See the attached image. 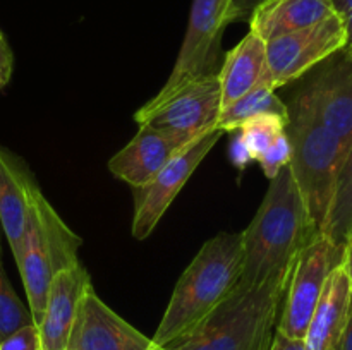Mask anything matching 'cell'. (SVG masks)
<instances>
[{
	"label": "cell",
	"mask_w": 352,
	"mask_h": 350,
	"mask_svg": "<svg viewBox=\"0 0 352 350\" xmlns=\"http://www.w3.org/2000/svg\"><path fill=\"white\" fill-rule=\"evenodd\" d=\"M243 233L244 287H260L294 266L299 253L320 235L289 165L274 178Z\"/></svg>",
	"instance_id": "obj_1"
},
{
	"label": "cell",
	"mask_w": 352,
	"mask_h": 350,
	"mask_svg": "<svg viewBox=\"0 0 352 350\" xmlns=\"http://www.w3.org/2000/svg\"><path fill=\"white\" fill-rule=\"evenodd\" d=\"M243 277V233L220 232L203 244L175 283L155 331V347L167 349L230 297Z\"/></svg>",
	"instance_id": "obj_2"
},
{
	"label": "cell",
	"mask_w": 352,
	"mask_h": 350,
	"mask_svg": "<svg viewBox=\"0 0 352 350\" xmlns=\"http://www.w3.org/2000/svg\"><path fill=\"white\" fill-rule=\"evenodd\" d=\"M292 268L260 287L237 285L192 331L162 350H270Z\"/></svg>",
	"instance_id": "obj_3"
},
{
	"label": "cell",
	"mask_w": 352,
	"mask_h": 350,
	"mask_svg": "<svg viewBox=\"0 0 352 350\" xmlns=\"http://www.w3.org/2000/svg\"><path fill=\"white\" fill-rule=\"evenodd\" d=\"M287 112L285 132L292 148L289 167L309 216L322 233L347 148L301 103L291 100Z\"/></svg>",
	"instance_id": "obj_4"
},
{
	"label": "cell",
	"mask_w": 352,
	"mask_h": 350,
	"mask_svg": "<svg viewBox=\"0 0 352 350\" xmlns=\"http://www.w3.org/2000/svg\"><path fill=\"white\" fill-rule=\"evenodd\" d=\"M79 247L81 239L62 222L43 192H38L23 249L16 257L34 325L41 321L55 273L81 263Z\"/></svg>",
	"instance_id": "obj_5"
},
{
	"label": "cell",
	"mask_w": 352,
	"mask_h": 350,
	"mask_svg": "<svg viewBox=\"0 0 352 350\" xmlns=\"http://www.w3.org/2000/svg\"><path fill=\"white\" fill-rule=\"evenodd\" d=\"M239 16L234 0H192L188 27L167 82L150 102H160L196 79L215 75L222 60V38Z\"/></svg>",
	"instance_id": "obj_6"
},
{
	"label": "cell",
	"mask_w": 352,
	"mask_h": 350,
	"mask_svg": "<svg viewBox=\"0 0 352 350\" xmlns=\"http://www.w3.org/2000/svg\"><path fill=\"white\" fill-rule=\"evenodd\" d=\"M222 112V89L219 74L196 79L160 102H146L134 120L150 126L181 144L217 127Z\"/></svg>",
	"instance_id": "obj_7"
},
{
	"label": "cell",
	"mask_w": 352,
	"mask_h": 350,
	"mask_svg": "<svg viewBox=\"0 0 352 350\" xmlns=\"http://www.w3.org/2000/svg\"><path fill=\"white\" fill-rule=\"evenodd\" d=\"M342 261L344 249L330 242L323 233L315 237L299 253L289 278L277 326L278 333L292 340H305L327 280L333 268Z\"/></svg>",
	"instance_id": "obj_8"
},
{
	"label": "cell",
	"mask_w": 352,
	"mask_h": 350,
	"mask_svg": "<svg viewBox=\"0 0 352 350\" xmlns=\"http://www.w3.org/2000/svg\"><path fill=\"white\" fill-rule=\"evenodd\" d=\"M223 134L219 127L199 134L184 144L144 187L134 189L136 209L131 225L134 239L143 240L153 233L168 206Z\"/></svg>",
	"instance_id": "obj_9"
},
{
	"label": "cell",
	"mask_w": 352,
	"mask_h": 350,
	"mask_svg": "<svg viewBox=\"0 0 352 350\" xmlns=\"http://www.w3.org/2000/svg\"><path fill=\"white\" fill-rule=\"evenodd\" d=\"M302 78L292 102L311 110L313 115L349 150L352 143V57L340 48Z\"/></svg>",
	"instance_id": "obj_10"
},
{
	"label": "cell",
	"mask_w": 352,
	"mask_h": 350,
	"mask_svg": "<svg viewBox=\"0 0 352 350\" xmlns=\"http://www.w3.org/2000/svg\"><path fill=\"white\" fill-rule=\"evenodd\" d=\"M346 45V30L337 14L267 41V71L275 89L302 79L311 69Z\"/></svg>",
	"instance_id": "obj_11"
},
{
	"label": "cell",
	"mask_w": 352,
	"mask_h": 350,
	"mask_svg": "<svg viewBox=\"0 0 352 350\" xmlns=\"http://www.w3.org/2000/svg\"><path fill=\"white\" fill-rule=\"evenodd\" d=\"M153 340L113 312L93 285L86 288L65 350H157Z\"/></svg>",
	"instance_id": "obj_12"
},
{
	"label": "cell",
	"mask_w": 352,
	"mask_h": 350,
	"mask_svg": "<svg viewBox=\"0 0 352 350\" xmlns=\"http://www.w3.org/2000/svg\"><path fill=\"white\" fill-rule=\"evenodd\" d=\"M40 191L26 161L0 144V223L14 259L23 249L34 196Z\"/></svg>",
	"instance_id": "obj_13"
},
{
	"label": "cell",
	"mask_w": 352,
	"mask_h": 350,
	"mask_svg": "<svg viewBox=\"0 0 352 350\" xmlns=\"http://www.w3.org/2000/svg\"><path fill=\"white\" fill-rule=\"evenodd\" d=\"M91 283L82 263L55 273L48 287L47 304L38 323L41 350H65L78 314L79 302Z\"/></svg>",
	"instance_id": "obj_14"
},
{
	"label": "cell",
	"mask_w": 352,
	"mask_h": 350,
	"mask_svg": "<svg viewBox=\"0 0 352 350\" xmlns=\"http://www.w3.org/2000/svg\"><path fill=\"white\" fill-rule=\"evenodd\" d=\"M184 144L150 126H140L136 136L109 161V172L133 189L144 187Z\"/></svg>",
	"instance_id": "obj_15"
},
{
	"label": "cell",
	"mask_w": 352,
	"mask_h": 350,
	"mask_svg": "<svg viewBox=\"0 0 352 350\" xmlns=\"http://www.w3.org/2000/svg\"><path fill=\"white\" fill-rule=\"evenodd\" d=\"M352 299V288L344 261L327 280L305 336V350H333L344 326Z\"/></svg>",
	"instance_id": "obj_16"
},
{
	"label": "cell",
	"mask_w": 352,
	"mask_h": 350,
	"mask_svg": "<svg viewBox=\"0 0 352 350\" xmlns=\"http://www.w3.org/2000/svg\"><path fill=\"white\" fill-rule=\"evenodd\" d=\"M333 14L330 0H265L254 7L248 21L250 31L267 43L282 34L313 26Z\"/></svg>",
	"instance_id": "obj_17"
},
{
	"label": "cell",
	"mask_w": 352,
	"mask_h": 350,
	"mask_svg": "<svg viewBox=\"0 0 352 350\" xmlns=\"http://www.w3.org/2000/svg\"><path fill=\"white\" fill-rule=\"evenodd\" d=\"M268 75L267 43L253 31L227 51L219 71L222 108L246 95Z\"/></svg>",
	"instance_id": "obj_18"
},
{
	"label": "cell",
	"mask_w": 352,
	"mask_h": 350,
	"mask_svg": "<svg viewBox=\"0 0 352 350\" xmlns=\"http://www.w3.org/2000/svg\"><path fill=\"white\" fill-rule=\"evenodd\" d=\"M275 91L277 89L272 84L270 75H267L260 84L250 89L246 95L237 98L230 105L223 106L217 127L222 129L223 132H232V130L239 129L246 120L261 115V113H275V115L289 119L287 105L278 98Z\"/></svg>",
	"instance_id": "obj_19"
},
{
	"label": "cell",
	"mask_w": 352,
	"mask_h": 350,
	"mask_svg": "<svg viewBox=\"0 0 352 350\" xmlns=\"http://www.w3.org/2000/svg\"><path fill=\"white\" fill-rule=\"evenodd\" d=\"M322 233L340 249H346L347 240L352 235V143L340 168L332 205Z\"/></svg>",
	"instance_id": "obj_20"
},
{
	"label": "cell",
	"mask_w": 352,
	"mask_h": 350,
	"mask_svg": "<svg viewBox=\"0 0 352 350\" xmlns=\"http://www.w3.org/2000/svg\"><path fill=\"white\" fill-rule=\"evenodd\" d=\"M285 117L275 115V113H261V115L253 117V119L246 120L243 126L239 127V137L243 144L246 146L248 153L256 161L260 154L280 136L285 132V126H287Z\"/></svg>",
	"instance_id": "obj_21"
},
{
	"label": "cell",
	"mask_w": 352,
	"mask_h": 350,
	"mask_svg": "<svg viewBox=\"0 0 352 350\" xmlns=\"http://www.w3.org/2000/svg\"><path fill=\"white\" fill-rule=\"evenodd\" d=\"M31 323L33 318L30 309L24 307L7 278L2 264V250H0V342Z\"/></svg>",
	"instance_id": "obj_22"
},
{
	"label": "cell",
	"mask_w": 352,
	"mask_h": 350,
	"mask_svg": "<svg viewBox=\"0 0 352 350\" xmlns=\"http://www.w3.org/2000/svg\"><path fill=\"white\" fill-rule=\"evenodd\" d=\"M291 154V141H289L287 132H282L280 136H278L277 139L260 154V158H258L256 161L260 163L263 174L267 175L268 178H274L285 165H289Z\"/></svg>",
	"instance_id": "obj_23"
},
{
	"label": "cell",
	"mask_w": 352,
	"mask_h": 350,
	"mask_svg": "<svg viewBox=\"0 0 352 350\" xmlns=\"http://www.w3.org/2000/svg\"><path fill=\"white\" fill-rule=\"evenodd\" d=\"M0 350H41L38 326L31 323L14 331L0 342Z\"/></svg>",
	"instance_id": "obj_24"
},
{
	"label": "cell",
	"mask_w": 352,
	"mask_h": 350,
	"mask_svg": "<svg viewBox=\"0 0 352 350\" xmlns=\"http://www.w3.org/2000/svg\"><path fill=\"white\" fill-rule=\"evenodd\" d=\"M12 67H14V55L10 50V45L7 41L6 34L0 30V69L6 72L7 75H12Z\"/></svg>",
	"instance_id": "obj_25"
},
{
	"label": "cell",
	"mask_w": 352,
	"mask_h": 350,
	"mask_svg": "<svg viewBox=\"0 0 352 350\" xmlns=\"http://www.w3.org/2000/svg\"><path fill=\"white\" fill-rule=\"evenodd\" d=\"M230 160H232V163L239 168H246L248 165L253 161V158L250 156V153H248L246 146H244L239 136L236 137L232 148H230Z\"/></svg>",
	"instance_id": "obj_26"
},
{
	"label": "cell",
	"mask_w": 352,
	"mask_h": 350,
	"mask_svg": "<svg viewBox=\"0 0 352 350\" xmlns=\"http://www.w3.org/2000/svg\"><path fill=\"white\" fill-rule=\"evenodd\" d=\"M333 350H352V299H351L349 314H347L346 326H344L342 333H340Z\"/></svg>",
	"instance_id": "obj_27"
},
{
	"label": "cell",
	"mask_w": 352,
	"mask_h": 350,
	"mask_svg": "<svg viewBox=\"0 0 352 350\" xmlns=\"http://www.w3.org/2000/svg\"><path fill=\"white\" fill-rule=\"evenodd\" d=\"M270 350H305V340H292L282 333H275L274 343Z\"/></svg>",
	"instance_id": "obj_28"
},
{
	"label": "cell",
	"mask_w": 352,
	"mask_h": 350,
	"mask_svg": "<svg viewBox=\"0 0 352 350\" xmlns=\"http://www.w3.org/2000/svg\"><path fill=\"white\" fill-rule=\"evenodd\" d=\"M265 0H234V7H236V12L239 16V21H244L250 17V14L253 12V9L256 5H260Z\"/></svg>",
	"instance_id": "obj_29"
},
{
	"label": "cell",
	"mask_w": 352,
	"mask_h": 350,
	"mask_svg": "<svg viewBox=\"0 0 352 350\" xmlns=\"http://www.w3.org/2000/svg\"><path fill=\"white\" fill-rule=\"evenodd\" d=\"M344 266H346L347 275H349L351 288H352V244H347L344 249Z\"/></svg>",
	"instance_id": "obj_30"
},
{
	"label": "cell",
	"mask_w": 352,
	"mask_h": 350,
	"mask_svg": "<svg viewBox=\"0 0 352 350\" xmlns=\"http://www.w3.org/2000/svg\"><path fill=\"white\" fill-rule=\"evenodd\" d=\"M9 75H7L6 74V72H3L2 71V69H0V89H2L3 88V86H6L7 84V82H9Z\"/></svg>",
	"instance_id": "obj_31"
},
{
	"label": "cell",
	"mask_w": 352,
	"mask_h": 350,
	"mask_svg": "<svg viewBox=\"0 0 352 350\" xmlns=\"http://www.w3.org/2000/svg\"><path fill=\"white\" fill-rule=\"evenodd\" d=\"M347 244H352V235L349 237V240H347ZM347 244H346V246H347Z\"/></svg>",
	"instance_id": "obj_32"
},
{
	"label": "cell",
	"mask_w": 352,
	"mask_h": 350,
	"mask_svg": "<svg viewBox=\"0 0 352 350\" xmlns=\"http://www.w3.org/2000/svg\"><path fill=\"white\" fill-rule=\"evenodd\" d=\"M157 350H162V349H157Z\"/></svg>",
	"instance_id": "obj_33"
}]
</instances>
